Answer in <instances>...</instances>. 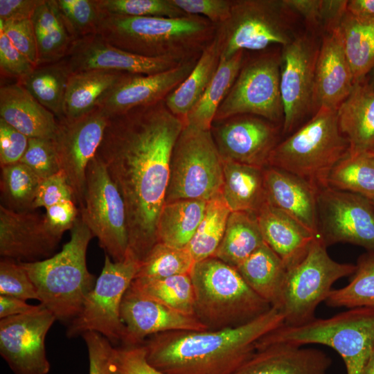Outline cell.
Returning a JSON list of instances; mask_svg holds the SVG:
<instances>
[{
	"label": "cell",
	"instance_id": "ab89813d",
	"mask_svg": "<svg viewBox=\"0 0 374 374\" xmlns=\"http://www.w3.org/2000/svg\"><path fill=\"white\" fill-rule=\"evenodd\" d=\"M132 284L159 303L177 312L195 316V291L190 274L159 279L134 278Z\"/></svg>",
	"mask_w": 374,
	"mask_h": 374
},
{
	"label": "cell",
	"instance_id": "f6af8a7d",
	"mask_svg": "<svg viewBox=\"0 0 374 374\" xmlns=\"http://www.w3.org/2000/svg\"><path fill=\"white\" fill-rule=\"evenodd\" d=\"M62 20L73 41L96 33L102 15L96 0H57Z\"/></svg>",
	"mask_w": 374,
	"mask_h": 374
},
{
	"label": "cell",
	"instance_id": "ba28073f",
	"mask_svg": "<svg viewBox=\"0 0 374 374\" xmlns=\"http://www.w3.org/2000/svg\"><path fill=\"white\" fill-rule=\"evenodd\" d=\"M298 17L285 0L232 1L229 18L216 26L220 60L240 51L289 44L301 33L295 28Z\"/></svg>",
	"mask_w": 374,
	"mask_h": 374
},
{
	"label": "cell",
	"instance_id": "4316f807",
	"mask_svg": "<svg viewBox=\"0 0 374 374\" xmlns=\"http://www.w3.org/2000/svg\"><path fill=\"white\" fill-rule=\"evenodd\" d=\"M0 118L28 139H53L58 125L55 116L19 82L1 86Z\"/></svg>",
	"mask_w": 374,
	"mask_h": 374
},
{
	"label": "cell",
	"instance_id": "2e32d148",
	"mask_svg": "<svg viewBox=\"0 0 374 374\" xmlns=\"http://www.w3.org/2000/svg\"><path fill=\"white\" fill-rule=\"evenodd\" d=\"M109 118L96 107L80 117L57 119L52 140L60 170L65 174L79 208L84 202L87 168L101 143Z\"/></svg>",
	"mask_w": 374,
	"mask_h": 374
},
{
	"label": "cell",
	"instance_id": "8d00e7d4",
	"mask_svg": "<svg viewBox=\"0 0 374 374\" xmlns=\"http://www.w3.org/2000/svg\"><path fill=\"white\" fill-rule=\"evenodd\" d=\"M264 243L256 214L231 212L214 257L235 268Z\"/></svg>",
	"mask_w": 374,
	"mask_h": 374
},
{
	"label": "cell",
	"instance_id": "f5cc1de1",
	"mask_svg": "<svg viewBox=\"0 0 374 374\" xmlns=\"http://www.w3.org/2000/svg\"><path fill=\"white\" fill-rule=\"evenodd\" d=\"M172 1L185 13L202 16L215 26L225 22L231 15L232 1L230 0H172Z\"/></svg>",
	"mask_w": 374,
	"mask_h": 374
},
{
	"label": "cell",
	"instance_id": "5b68a950",
	"mask_svg": "<svg viewBox=\"0 0 374 374\" xmlns=\"http://www.w3.org/2000/svg\"><path fill=\"white\" fill-rule=\"evenodd\" d=\"M348 154V141L339 128L337 110L321 107L278 143L267 166L298 177L319 193L328 187L332 170Z\"/></svg>",
	"mask_w": 374,
	"mask_h": 374
},
{
	"label": "cell",
	"instance_id": "83f0119b",
	"mask_svg": "<svg viewBox=\"0 0 374 374\" xmlns=\"http://www.w3.org/2000/svg\"><path fill=\"white\" fill-rule=\"evenodd\" d=\"M341 132L349 144V154L374 155V89L367 77L357 81L337 109Z\"/></svg>",
	"mask_w": 374,
	"mask_h": 374
},
{
	"label": "cell",
	"instance_id": "52a82bcc",
	"mask_svg": "<svg viewBox=\"0 0 374 374\" xmlns=\"http://www.w3.org/2000/svg\"><path fill=\"white\" fill-rule=\"evenodd\" d=\"M271 344L329 346L344 360L346 374H362L374 349V308H350L298 326L283 324L262 337L256 348Z\"/></svg>",
	"mask_w": 374,
	"mask_h": 374
},
{
	"label": "cell",
	"instance_id": "ac0fdd59",
	"mask_svg": "<svg viewBox=\"0 0 374 374\" xmlns=\"http://www.w3.org/2000/svg\"><path fill=\"white\" fill-rule=\"evenodd\" d=\"M224 121L215 132L211 131L222 159L266 167L271 152L280 142L282 125L249 114Z\"/></svg>",
	"mask_w": 374,
	"mask_h": 374
},
{
	"label": "cell",
	"instance_id": "7c38bea8",
	"mask_svg": "<svg viewBox=\"0 0 374 374\" xmlns=\"http://www.w3.org/2000/svg\"><path fill=\"white\" fill-rule=\"evenodd\" d=\"M280 69V51L264 53L245 60L218 107L214 121H222L235 116L249 114L282 125L283 107Z\"/></svg>",
	"mask_w": 374,
	"mask_h": 374
},
{
	"label": "cell",
	"instance_id": "681fc988",
	"mask_svg": "<svg viewBox=\"0 0 374 374\" xmlns=\"http://www.w3.org/2000/svg\"><path fill=\"white\" fill-rule=\"evenodd\" d=\"M110 370L112 374H166L148 362L143 345L114 347Z\"/></svg>",
	"mask_w": 374,
	"mask_h": 374
},
{
	"label": "cell",
	"instance_id": "d6a6232c",
	"mask_svg": "<svg viewBox=\"0 0 374 374\" xmlns=\"http://www.w3.org/2000/svg\"><path fill=\"white\" fill-rule=\"evenodd\" d=\"M339 31L355 83L374 69V18L359 17L346 10Z\"/></svg>",
	"mask_w": 374,
	"mask_h": 374
},
{
	"label": "cell",
	"instance_id": "816d5d0a",
	"mask_svg": "<svg viewBox=\"0 0 374 374\" xmlns=\"http://www.w3.org/2000/svg\"><path fill=\"white\" fill-rule=\"evenodd\" d=\"M66 200L74 201L73 193L65 174L60 170L40 181L33 210L39 207L46 208Z\"/></svg>",
	"mask_w": 374,
	"mask_h": 374
},
{
	"label": "cell",
	"instance_id": "680465c9",
	"mask_svg": "<svg viewBox=\"0 0 374 374\" xmlns=\"http://www.w3.org/2000/svg\"><path fill=\"white\" fill-rule=\"evenodd\" d=\"M286 4L300 17L307 30L314 35L323 31V0H285Z\"/></svg>",
	"mask_w": 374,
	"mask_h": 374
},
{
	"label": "cell",
	"instance_id": "9f6ffc18",
	"mask_svg": "<svg viewBox=\"0 0 374 374\" xmlns=\"http://www.w3.org/2000/svg\"><path fill=\"white\" fill-rule=\"evenodd\" d=\"M28 144V138L0 118L1 167L20 161Z\"/></svg>",
	"mask_w": 374,
	"mask_h": 374
},
{
	"label": "cell",
	"instance_id": "bcb514c9",
	"mask_svg": "<svg viewBox=\"0 0 374 374\" xmlns=\"http://www.w3.org/2000/svg\"><path fill=\"white\" fill-rule=\"evenodd\" d=\"M96 3L102 12L110 15L168 18L189 15L172 0H96Z\"/></svg>",
	"mask_w": 374,
	"mask_h": 374
},
{
	"label": "cell",
	"instance_id": "7402d4cb",
	"mask_svg": "<svg viewBox=\"0 0 374 374\" xmlns=\"http://www.w3.org/2000/svg\"><path fill=\"white\" fill-rule=\"evenodd\" d=\"M48 227L44 215L15 211L0 205V255L19 262L48 256L60 241Z\"/></svg>",
	"mask_w": 374,
	"mask_h": 374
},
{
	"label": "cell",
	"instance_id": "e7e4bbea",
	"mask_svg": "<svg viewBox=\"0 0 374 374\" xmlns=\"http://www.w3.org/2000/svg\"><path fill=\"white\" fill-rule=\"evenodd\" d=\"M368 81L371 87L374 89V69L372 70V71L369 73V76L368 77Z\"/></svg>",
	"mask_w": 374,
	"mask_h": 374
},
{
	"label": "cell",
	"instance_id": "f1b7e54d",
	"mask_svg": "<svg viewBox=\"0 0 374 374\" xmlns=\"http://www.w3.org/2000/svg\"><path fill=\"white\" fill-rule=\"evenodd\" d=\"M263 169L223 159L220 193L231 212L256 214L266 202Z\"/></svg>",
	"mask_w": 374,
	"mask_h": 374
},
{
	"label": "cell",
	"instance_id": "91938a15",
	"mask_svg": "<svg viewBox=\"0 0 374 374\" xmlns=\"http://www.w3.org/2000/svg\"><path fill=\"white\" fill-rule=\"evenodd\" d=\"M44 0H0V20L17 21L30 19Z\"/></svg>",
	"mask_w": 374,
	"mask_h": 374
},
{
	"label": "cell",
	"instance_id": "cb8c5ba5",
	"mask_svg": "<svg viewBox=\"0 0 374 374\" xmlns=\"http://www.w3.org/2000/svg\"><path fill=\"white\" fill-rule=\"evenodd\" d=\"M332 362L318 349L271 344L257 347L233 374H327Z\"/></svg>",
	"mask_w": 374,
	"mask_h": 374
},
{
	"label": "cell",
	"instance_id": "94428289",
	"mask_svg": "<svg viewBox=\"0 0 374 374\" xmlns=\"http://www.w3.org/2000/svg\"><path fill=\"white\" fill-rule=\"evenodd\" d=\"M42 304L33 305L26 301L16 297L0 295V319L35 312Z\"/></svg>",
	"mask_w": 374,
	"mask_h": 374
},
{
	"label": "cell",
	"instance_id": "4fadbf2b",
	"mask_svg": "<svg viewBox=\"0 0 374 374\" xmlns=\"http://www.w3.org/2000/svg\"><path fill=\"white\" fill-rule=\"evenodd\" d=\"M80 215L100 246L114 262L128 253L129 235L125 203L103 163L95 156L89 163Z\"/></svg>",
	"mask_w": 374,
	"mask_h": 374
},
{
	"label": "cell",
	"instance_id": "30bf717a",
	"mask_svg": "<svg viewBox=\"0 0 374 374\" xmlns=\"http://www.w3.org/2000/svg\"><path fill=\"white\" fill-rule=\"evenodd\" d=\"M326 248L317 238L305 257L287 270L278 308L285 325L298 326L314 319L317 307L327 299L333 284L356 271V265L332 260Z\"/></svg>",
	"mask_w": 374,
	"mask_h": 374
},
{
	"label": "cell",
	"instance_id": "db71d44e",
	"mask_svg": "<svg viewBox=\"0 0 374 374\" xmlns=\"http://www.w3.org/2000/svg\"><path fill=\"white\" fill-rule=\"evenodd\" d=\"M35 67L36 66L12 44L5 33L0 30V69L1 75L15 78L19 82L30 73Z\"/></svg>",
	"mask_w": 374,
	"mask_h": 374
},
{
	"label": "cell",
	"instance_id": "ee69618b",
	"mask_svg": "<svg viewBox=\"0 0 374 374\" xmlns=\"http://www.w3.org/2000/svg\"><path fill=\"white\" fill-rule=\"evenodd\" d=\"M195 261L186 248L157 242L139 263L134 278L159 279L190 274Z\"/></svg>",
	"mask_w": 374,
	"mask_h": 374
},
{
	"label": "cell",
	"instance_id": "484cf974",
	"mask_svg": "<svg viewBox=\"0 0 374 374\" xmlns=\"http://www.w3.org/2000/svg\"><path fill=\"white\" fill-rule=\"evenodd\" d=\"M265 242L287 270L299 264L319 238L267 200L256 213Z\"/></svg>",
	"mask_w": 374,
	"mask_h": 374
},
{
	"label": "cell",
	"instance_id": "9a60e30c",
	"mask_svg": "<svg viewBox=\"0 0 374 374\" xmlns=\"http://www.w3.org/2000/svg\"><path fill=\"white\" fill-rule=\"evenodd\" d=\"M319 237L326 247L339 242L374 254V206L357 194L326 187L317 194Z\"/></svg>",
	"mask_w": 374,
	"mask_h": 374
},
{
	"label": "cell",
	"instance_id": "6f0895ef",
	"mask_svg": "<svg viewBox=\"0 0 374 374\" xmlns=\"http://www.w3.org/2000/svg\"><path fill=\"white\" fill-rule=\"evenodd\" d=\"M80 214L73 200H66L46 208L45 220L50 231L60 238L71 230Z\"/></svg>",
	"mask_w": 374,
	"mask_h": 374
},
{
	"label": "cell",
	"instance_id": "03108f58",
	"mask_svg": "<svg viewBox=\"0 0 374 374\" xmlns=\"http://www.w3.org/2000/svg\"><path fill=\"white\" fill-rule=\"evenodd\" d=\"M372 203H373V206H374V202H372Z\"/></svg>",
	"mask_w": 374,
	"mask_h": 374
},
{
	"label": "cell",
	"instance_id": "5bb4252c",
	"mask_svg": "<svg viewBox=\"0 0 374 374\" xmlns=\"http://www.w3.org/2000/svg\"><path fill=\"white\" fill-rule=\"evenodd\" d=\"M319 46L317 35L306 30L281 48L280 90L283 135L292 134L314 114L315 66Z\"/></svg>",
	"mask_w": 374,
	"mask_h": 374
},
{
	"label": "cell",
	"instance_id": "6da1fadb",
	"mask_svg": "<svg viewBox=\"0 0 374 374\" xmlns=\"http://www.w3.org/2000/svg\"><path fill=\"white\" fill-rule=\"evenodd\" d=\"M185 121L164 100L109 118L96 156L123 199L128 253L139 263L157 243V224L165 204L170 163Z\"/></svg>",
	"mask_w": 374,
	"mask_h": 374
},
{
	"label": "cell",
	"instance_id": "e0dca14e",
	"mask_svg": "<svg viewBox=\"0 0 374 374\" xmlns=\"http://www.w3.org/2000/svg\"><path fill=\"white\" fill-rule=\"evenodd\" d=\"M55 320L42 305L35 312L0 319V355L15 374H48L45 338Z\"/></svg>",
	"mask_w": 374,
	"mask_h": 374
},
{
	"label": "cell",
	"instance_id": "603a6c76",
	"mask_svg": "<svg viewBox=\"0 0 374 374\" xmlns=\"http://www.w3.org/2000/svg\"><path fill=\"white\" fill-rule=\"evenodd\" d=\"M354 84L338 26L321 35L315 66L314 113L321 107L337 110Z\"/></svg>",
	"mask_w": 374,
	"mask_h": 374
},
{
	"label": "cell",
	"instance_id": "d590c367",
	"mask_svg": "<svg viewBox=\"0 0 374 374\" xmlns=\"http://www.w3.org/2000/svg\"><path fill=\"white\" fill-rule=\"evenodd\" d=\"M244 51L220 60L217 71L202 98L186 116L185 125L211 130L216 112L233 86L244 61Z\"/></svg>",
	"mask_w": 374,
	"mask_h": 374
},
{
	"label": "cell",
	"instance_id": "277c9868",
	"mask_svg": "<svg viewBox=\"0 0 374 374\" xmlns=\"http://www.w3.org/2000/svg\"><path fill=\"white\" fill-rule=\"evenodd\" d=\"M70 231V240L55 255L19 262L35 285L40 303L56 320L69 322L80 313L96 281L87 266V250L93 235L80 214Z\"/></svg>",
	"mask_w": 374,
	"mask_h": 374
},
{
	"label": "cell",
	"instance_id": "e575fe53",
	"mask_svg": "<svg viewBox=\"0 0 374 374\" xmlns=\"http://www.w3.org/2000/svg\"><path fill=\"white\" fill-rule=\"evenodd\" d=\"M206 202L180 199L165 204L157 224V242L186 248L203 218Z\"/></svg>",
	"mask_w": 374,
	"mask_h": 374
},
{
	"label": "cell",
	"instance_id": "3957f363",
	"mask_svg": "<svg viewBox=\"0 0 374 374\" xmlns=\"http://www.w3.org/2000/svg\"><path fill=\"white\" fill-rule=\"evenodd\" d=\"M215 33L216 26L199 15L168 18L103 12L96 30L108 43L131 53L182 61L199 57Z\"/></svg>",
	"mask_w": 374,
	"mask_h": 374
},
{
	"label": "cell",
	"instance_id": "7bdbcfd3",
	"mask_svg": "<svg viewBox=\"0 0 374 374\" xmlns=\"http://www.w3.org/2000/svg\"><path fill=\"white\" fill-rule=\"evenodd\" d=\"M42 180L26 165L18 162L1 167V194L3 206L15 211H33Z\"/></svg>",
	"mask_w": 374,
	"mask_h": 374
},
{
	"label": "cell",
	"instance_id": "ffe728a7",
	"mask_svg": "<svg viewBox=\"0 0 374 374\" xmlns=\"http://www.w3.org/2000/svg\"><path fill=\"white\" fill-rule=\"evenodd\" d=\"M125 327L122 346L142 345L150 336L174 330H207L193 315L177 312L143 294L132 283L120 308Z\"/></svg>",
	"mask_w": 374,
	"mask_h": 374
},
{
	"label": "cell",
	"instance_id": "d6986e66",
	"mask_svg": "<svg viewBox=\"0 0 374 374\" xmlns=\"http://www.w3.org/2000/svg\"><path fill=\"white\" fill-rule=\"evenodd\" d=\"M64 59L71 73L106 70L152 75L174 69L186 62L135 55L112 45L97 33L73 41Z\"/></svg>",
	"mask_w": 374,
	"mask_h": 374
},
{
	"label": "cell",
	"instance_id": "11a10c76",
	"mask_svg": "<svg viewBox=\"0 0 374 374\" xmlns=\"http://www.w3.org/2000/svg\"><path fill=\"white\" fill-rule=\"evenodd\" d=\"M88 350L89 374H112L110 360L114 346L111 342L96 332L82 335Z\"/></svg>",
	"mask_w": 374,
	"mask_h": 374
},
{
	"label": "cell",
	"instance_id": "b9f144b4",
	"mask_svg": "<svg viewBox=\"0 0 374 374\" xmlns=\"http://www.w3.org/2000/svg\"><path fill=\"white\" fill-rule=\"evenodd\" d=\"M350 282L332 290L325 303L332 308H374V254L366 253L357 261Z\"/></svg>",
	"mask_w": 374,
	"mask_h": 374
},
{
	"label": "cell",
	"instance_id": "f907efd6",
	"mask_svg": "<svg viewBox=\"0 0 374 374\" xmlns=\"http://www.w3.org/2000/svg\"><path fill=\"white\" fill-rule=\"evenodd\" d=\"M0 30L35 66H37L36 39L30 19L17 21L0 20Z\"/></svg>",
	"mask_w": 374,
	"mask_h": 374
},
{
	"label": "cell",
	"instance_id": "44dd1931",
	"mask_svg": "<svg viewBox=\"0 0 374 374\" xmlns=\"http://www.w3.org/2000/svg\"><path fill=\"white\" fill-rule=\"evenodd\" d=\"M199 57L152 75L124 73L96 107L109 117L163 100L191 73Z\"/></svg>",
	"mask_w": 374,
	"mask_h": 374
},
{
	"label": "cell",
	"instance_id": "f546056e",
	"mask_svg": "<svg viewBox=\"0 0 374 374\" xmlns=\"http://www.w3.org/2000/svg\"><path fill=\"white\" fill-rule=\"evenodd\" d=\"M235 269L257 294L278 310L287 270L265 242Z\"/></svg>",
	"mask_w": 374,
	"mask_h": 374
},
{
	"label": "cell",
	"instance_id": "f35d334b",
	"mask_svg": "<svg viewBox=\"0 0 374 374\" xmlns=\"http://www.w3.org/2000/svg\"><path fill=\"white\" fill-rule=\"evenodd\" d=\"M231 213L221 193L206 202L203 218L186 247L195 262L214 256Z\"/></svg>",
	"mask_w": 374,
	"mask_h": 374
},
{
	"label": "cell",
	"instance_id": "d4e9b609",
	"mask_svg": "<svg viewBox=\"0 0 374 374\" xmlns=\"http://www.w3.org/2000/svg\"><path fill=\"white\" fill-rule=\"evenodd\" d=\"M267 201L319 237L317 194L308 183L283 170L263 169Z\"/></svg>",
	"mask_w": 374,
	"mask_h": 374
},
{
	"label": "cell",
	"instance_id": "7dc6e473",
	"mask_svg": "<svg viewBox=\"0 0 374 374\" xmlns=\"http://www.w3.org/2000/svg\"><path fill=\"white\" fill-rule=\"evenodd\" d=\"M0 295L25 301L39 299L35 285L19 262L5 258L0 261Z\"/></svg>",
	"mask_w": 374,
	"mask_h": 374
},
{
	"label": "cell",
	"instance_id": "8fae6325",
	"mask_svg": "<svg viewBox=\"0 0 374 374\" xmlns=\"http://www.w3.org/2000/svg\"><path fill=\"white\" fill-rule=\"evenodd\" d=\"M139 262L127 253L121 262H114L106 254L102 271L86 298L82 309L70 322L68 337L96 332L112 344L125 338V327L120 317L123 297L134 279Z\"/></svg>",
	"mask_w": 374,
	"mask_h": 374
},
{
	"label": "cell",
	"instance_id": "9c48e42d",
	"mask_svg": "<svg viewBox=\"0 0 374 374\" xmlns=\"http://www.w3.org/2000/svg\"><path fill=\"white\" fill-rule=\"evenodd\" d=\"M223 159L211 130L185 125L171 155L165 204L180 199L208 202L220 193Z\"/></svg>",
	"mask_w": 374,
	"mask_h": 374
},
{
	"label": "cell",
	"instance_id": "74e56055",
	"mask_svg": "<svg viewBox=\"0 0 374 374\" xmlns=\"http://www.w3.org/2000/svg\"><path fill=\"white\" fill-rule=\"evenodd\" d=\"M70 69L64 58L35 67L27 76L17 82L57 119L64 118L63 103Z\"/></svg>",
	"mask_w": 374,
	"mask_h": 374
},
{
	"label": "cell",
	"instance_id": "8992f818",
	"mask_svg": "<svg viewBox=\"0 0 374 374\" xmlns=\"http://www.w3.org/2000/svg\"><path fill=\"white\" fill-rule=\"evenodd\" d=\"M190 275L195 291L194 315L208 330L242 326L271 308L235 267L216 257L195 262Z\"/></svg>",
	"mask_w": 374,
	"mask_h": 374
},
{
	"label": "cell",
	"instance_id": "1f68e13d",
	"mask_svg": "<svg viewBox=\"0 0 374 374\" xmlns=\"http://www.w3.org/2000/svg\"><path fill=\"white\" fill-rule=\"evenodd\" d=\"M124 73L106 70L71 73L64 99V118H75L91 111Z\"/></svg>",
	"mask_w": 374,
	"mask_h": 374
},
{
	"label": "cell",
	"instance_id": "6125c7cd",
	"mask_svg": "<svg viewBox=\"0 0 374 374\" xmlns=\"http://www.w3.org/2000/svg\"><path fill=\"white\" fill-rule=\"evenodd\" d=\"M347 11L359 17L374 18V0L348 1Z\"/></svg>",
	"mask_w": 374,
	"mask_h": 374
},
{
	"label": "cell",
	"instance_id": "60d3db41",
	"mask_svg": "<svg viewBox=\"0 0 374 374\" xmlns=\"http://www.w3.org/2000/svg\"><path fill=\"white\" fill-rule=\"evenodd\" d=\"M328 186L374 202V155L348 154L332 170Z\"/></svg>",
	"mask_w": 374,
	"mask_h": 374
},
{
	"label": "cell",
	"instance_id": "7a4b0ae2",
	"mask_svg": "<svg viewBox=\"0 0 374 374\" xmlns=\"http://www.w3.org/2000/svg\"><path fill=\"white\" fill-rule=\"evenodd\" d=\"M284 324L271 307L242 326L218 330H174L148 337V362L166 374H233L256 350L258 341Z\"/></svg>",
	"mask_w": 374,
	"mask_h": 374
},
{
	"label": "cell",
	"instance_id": "836d02e7",
	"mask_svg": "<svg viewBox=\"0 0 374 374\" xmlns=\"http://www.w3.org/2000/svg\"><path fill=\"white\" fill-rule=\"evenodd\" d=\"M37 66L64 58L73 42L60 14L57 0H44L32 16Z\"/></svg>",
	"mask_w": 374,
	"mask_h": 374
},
{
	"label": "cell",
	"instance_id": "4dcf8cb0",
	"mask_svg": "<svg viewBox=\"0 0 374 374\" xmlns=\"http://www.w3.org/2000/svg\"><path fill=\"white\" fill-rule=\"evenodd\" d=\"M220 62V51L215 37L203 49L188 76L164 99L171 113L186 121L208 87Z\"/></svg>",
	"mask_w": 374,
	"mask_h": 374
},
{
	"label": "cell",
	"instance_id": "be15d7a7",
	"mask_svg": "<svg viewBox=\"0 0 374 374\" xmlns=\"http://www.w3.org/2000/svg\"><path fill=\"white\" fill-rule=\"evenodd\" d=\"M362 374H374V349L366 364Z\"/></svg>",
	"mask_w": 374,
	"mask_h": 374
},
{
	"label": "cell",
	"instance_id": "c3c4849f",
	"mask_svg": "<svg viewBox=\"0 0 374 374\" xmlns=\"http://www.w3.org/2000/svg\"><path fill=\"white\" fill-rule=\"evenodd\" d=\"M19 162L28 167L41 180L61 170L52 139H28V148Z\"/></svg>",
	"mask_w": 374,
	"mask_h": 374
}]
</instances>
